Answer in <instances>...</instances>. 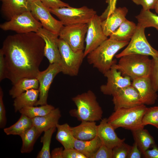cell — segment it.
I'll return each instance as SVG.
<instances>
[{
  "label": "cell",
  "instance_id": "cell-1",
  "mask_svg": "<svg viewBox=\"0 0 158 158\" xmlns=\"http://www.w3.org/2000/svg\"><path fill=\"white\" fill-rule=\"evenodd\" d=\"M45 42L37 32L8 36L1 49L5 63V78L13 85L24 78H36L44 56Z\"/></svg>",
  "mask_w": 158,
  "mask_h": 158
},
{
  "label": "cell",
  "instance_id": "cell-2",
  "mask_svg": "<svg viewBox=\"0 0 158 158\" xmlns=\"http://www.w3.org/2000/svg\"><path fill=\"white\" fill-rule=\"evenodd\" d=\"M129 42L107 39L87 56V61L104 74L116 63V60H113L115 54Z\"/></svg>",
  "mask_w": 158,
  "mask_h": 158
},
{
  "label": "cell",
  "instance_id": "cell-3",
  "mask_svg": "<svg viewBox=\"0 0 158 158\" xmlns=\"http://www.w3.org/2000/svg\"><path fill=\"white\" fill-rule=\"evenodd\" d=\"M76 109L71 110L70 115L78 120L96 121L102 119L103 111L91 90L78 94L72 98Z\"/></svg>",
  "mask_w": 158,
  "mask_h": 158
},
{
  "label": "cell",
  "instance_id": "cell-4",
  "mask_svg": "<svg viewBox=\"0 0 158 158\" xmlns=\"http://www.w3.org/2000/svg\"><path fill=\"white\" fill-rule=\"evenodd\" d=\"M147 108L145 105L141 104L118 109L107 118L108 122L115 130L122 127L132 131L144 128L142 119Z\"/></svg>",
  "mask_w": 158,
  "mask_h": 158
},
{
  "label": "cell",
  "instance_id": "cell-5",
  "mask_svg": "<svg viewBox=\"0 0 158 158\" xmlns=\"http://www.w3.org/2000/svg\"><path fill=\"white\" fill-rule=\"evenodd\" d=\"M117 63L113 67L122 74L130 77L131 79L149 77L152 59L149 56L139 54H130L120 58Z\"/></svg>",
  "mask_w": 158,
  "mask_h": 158
},
{
  "label": "cell",
  "instance_id": "cell-6",
  "mask_svg": "<svg viewBox=\"0 0 158 158\" xmlns=\"http://www.w3.org/2000/svg\"><path fill=\"white\" fill-rule=\"evenodd\" d=\"M49 9L63 25L87 24L96 14V11L93 8L85 6L79 8L70 6Z\"/></svg>",
  "mask_w": 158,
  "mask_h": 158
},
{
  "label": "cell",
  "instance_id": "cell-7",
  "mask_svg": "<svg viewBox=\"0 0 158 158\" xmlns=\"http://www.w3.org/2000/svg\"><path fill=\"white\" fill-rule=\"evenodd\" d=\"M145 28L138 23L135 32L128 46L122 51L115 55L117 58L128 55L139 54L158 57V51L148 42L145 34Z\"/></svg>",
  "mask_w": 158,
  "mask_h": 158
},
{
  "label": "cell",
  "instance_id": "cell-8",
  "mask_svg": "<svg viewBox=\"0 0 158 158\" xmlns=\"http://www.w3.org/2000/svg\"><path fill=\"white\" fill-rule=\"evenodd\" d=\"M58 43L61 57L62 72L71 76L78 75L84 56V51L75 52L63 40L58 38Z\"/></svg>",
  "mask_w": 158,
  "mask_h": 158
},
{
  "label": "cell",
  "instance_id": "cell-9",
  "mask_svg": "<svg viewBox=\"0 0 158 158\" xmlns=\"http://www.w3.org/2000/svg\"><path fill=\"white\" fill-rule=\"evenodd\" d=\"M42 27L41 23L34 18L31 11L16 16L0 25V28L4 30L13 31L18 33L37 32Z\"/></svg>",
  "mask_w": 158,
  "mask_h": 158
},
{
  "label": "cell",
  "instance_id": "cell-10",
  "mask_svg": "<svg viewBox=\"0 0 158 158\" xmlns=\"http://www.w3.org/2000/svg\"><path fill=\"white\" fill-rule=\"evenodd\" d=\"M87 30V24L63 25L59 33V38L65 42L74 51H84Z\"/></svg>",
  "mask_w": 158,
  "mask_h": 158
},
{
  "label": "cell",
  "instance_id": "cell-11",
  "mask_svg": "<svg viewBox=\"0 0 158 158\" xmlns=\"http://www.w3.org/2000/svg\"><path fill=\"white\" fill-rule=\"evenodd\" d=\"M31 7V13L37 20L40 21L43 28L59 35L63 25L60 20L52 16L49 8L44 6L40 0L32 2Z\"/></svg>",
  "mask_w": 158,
  "mask_h": 158
},
{
  "label": "cell",
  "instance_id": "cell-12",
  "mask_svg": "<svg viewBox=\"0 0 158 158\" xmlns=\"http://www.w3.org/2000/svg\"><path fill=\"white\" fill-rule=\"evenodd\" d=\"M102 21L100 16L96 14L87 24V30L85 40L86 46L84 51L85 57L108 39L103 32Z\"/></svg>",
  "mask_w": 158,
  "mask_h": 158
},
{
  "label": "cell",
  "instance_id": "cell-13",
  "mask_svg": "<svg viewBox=\"0 0 158 158\" xmlns=\"http://www.w3.org/2000/svg\"><path fill=\"white\" fill-rule=\"evenodd\" d=\"M61 71V66L58 63L50 64L45 70L40 71L36 78L39 83V99L35 106L47 104V99L51 85L56 75Z\"/></svg>",
  "mask_w": 158,
  "mask_h": 158
},
{
  "label": "cell",
  "instance_id": "cell-14",
  "mask_svg": "<svg viewBox=\"0 0 158 158\" xmlns=\"http://www.w3.org/2000/svg\"><path fill=\"white\" fill-rule=\"evenodd\" d=\"M122 73L111 67L104 75L107 78L105 84L100 87L101 91L104 94L112 95L118 90L131 85V78L128 76H122Z\"/></svg>",
  "mask_w": 158,
  "mask_h": 158
},
{
  "label": "cell",
  "instance_id": "cell-15",
  "mask_svg": "<svg viewBox=\"0 0 158 158\" xmlns=\"http://www.w3.org/2000/svg\"><path fill=\"white\" fill-rule=\"evenodd\" d=\"M112 96L114 111L142 104L138 92L131 85L118 90Z\"/></svg>",
  "mask_w": 158,
  "mask_h": 158
},
{
  "label": "cell",
  "instance_id": "cell-16",
  "mask_svg": "<svg viewBox=\"0 0 158 158\" xmlns=\"http://www.w3.org/2000/svg\"><path fill=\"white\" fill-rule=\"evenodd\" d=\"M37 33L45 42L44 56L48 60L50 64L58 63L60 65L61 57L58 43L59 35L42 27L40 28Z\"/></svg>",
  "mask_w": 158,
  "mask_h": 158
},
{
  "label": "cell",
  "instance_id": "cell-17",
  "mask_svg": "<svg viewBox=\"0 0 158 158\" xmlns=\"http://www.w3.org/2000/svg\"><path fill=\"white\" fill-rule=\"evenodd\" d=\"M131 85L138 92L142 104L151 105L155 103L158 95L152 87L149 77L133 80Z\"/></svg>",
  "mask_w": 158,
  "mask_h": 158
},
{
  "label": "cell",
  "instance_id": "cell-18",
  "mask_svg": "<svg viewBox=\"0 0 158 158\" xmlns=\"http://www.w3.org/2000/svg\"><path fill=\"white\" fill-rule=\"evenodd\" d=\"M114 130L106 118L102 119L99 124L97 125V135L101 140L102 144L112 149L124 142L125 139L118 138Z\"/></svg>",
  "mask_w": 158,
  "mask_h": 158
},
{
  "label": "cell",
  "instance_id": "cell-19",
  "mask_svg": "<svg viewBox=\"0 0 158 158\" xmlns=\"http://www.w3.org/2000/svg\"><path fill=\"white\" fill-rule=\"evenodd\" d=\"M128 12L125 7H116L109 16L102 20V27L107 37L110 36L126 20Z\"/></svg>",
  "mask_w": 158,
  "mask_h": 158
},
{
  "label": "cell",
  "instance_id": "cell-20",
  "mask_svg": "<svg viewBox=\"0 0 158 158\" xmlns=\"http://www.w3.org/2000/svg\"><path fill=\"white\" fill-rule=\"evenodd\" d=\"M2 13L9 20L24 12L31 11V3L27 0H1Z\"/></svg>",
  "mask_w": 158,
  "mask_h": 158
},
{
  "label": "cell",
  "instance_id": "cell-21",
  "mask_svg": "<svg viewBox=\"0 0 158 158\" xmlns=\"http://www.w3.org/2000/svg\"><path fill=\"white\" fill-rule=\"evenodd\" d=\"M61 116L58 108L54 109L48 114L43 116L32 118L33 125L42 133L51 128L56 127Z\"/></svg>",
  "mask_w": 158,
  "mask_h": 158
},
{
  "label": "cell",
  "instance_id": "cell-22",
  "mask_svg": "<svg viewBox=\"0 0 158 158\" xmlns=\"http://www.w3.org/2000/svg\"><path fill=\"white\" fill-rule=\"evenodd\" d=\"M97 127L95 121H83L79 125L71 127V129L75 139L87 140L97 136Z\"/></svg>",
  "mask_w": 158,
  "mask_h": 158
},
{
  "label": "cell",
  "instance_id": "cell-23",
  "mask_svg": "<svg viewBox=\"0 0 158 158\" xmlns=\"http://www.w3.org/2000/svg\"><path fill=\"white\" fill-rule=\"evenodd\" d=\"M137 25L127 19L109 36V38L118 42H129L134 34Z\"/></svg>",
  "mask_w": 158,
  "mask_h": 158
},
{
  "label": "cell",
  "instance_id": "cell-24",
  "mask_svg": "<svg viewBox=\"0 0 158 158\" xmlns=\"http://www.w3.org/2000/svg\"><path fill=\"white\" fill-rule=\"evenodd\" d=\"M39 96L38 89H32L21 94L14 99L13 106L15 112L22 108L35 106Z\"/></svg>",
  "mask_w": 158,
  "mask_h": 158
},
{
  "label": "cell",
  "instance_id": "cell-25",
  "mask_svg": "<svg viewBox=\"0 0 158 158\" xmlns=\"http://www.w3.org/2000/svg\"><path fill=\"white\" fill-rule=\"evenodd\" d=\"M102 144L97 135L94 138L87 140H82L75 139L74 148L84 155L87 158H91Z\"/></svg>",
  "mask_w": 158,
  "mask_h": 158
},
{
  "label": "cell",
  "instance_id": "cell-26",
  "mask_svg": "<svg viewBox=\"0 0 158 158\" xmlns=\"http://www.w3.org/2000/svg\"><path fill=\"white\" fill-rule=\"evenodd\" d=\"M57 131L56 138L63 146L64 149L74 148L75 139L71 129V127L67 123L63 124L59 123L56 125Z\"/></svg>",
  "mask_w": 158,
  "mask_h": 158
},
{
  "label": "cell",
  "instance_id": "cell-27",
  "mask_svg": "<svg viewBox=\"0 0 158 158\" xmlns=\"http://www.w3.org/2000/svg\"><path fill=\"white\" fill-rule=\"evenodd\" d=\"M9 90V95L15 98L21 94L32 89H38L39 83L36 78H24L18 80Z\"/></svg>",
  "mask_w": 158,
  "mask_h": 158
},
{
  "label": "cell",
  "instance_id": "cell-28",
  "mask_svg": "<svg viewBox=\"0 0 158 158\" xmlns=\"http://www.w3.org/2000/svg\"><path fill=\"white\" fill-rule=\"evenodd\" d=\"M135 142H136L142 154L154 144L153 137L144 128L132 131Z\"/></svg>",
  "mask_w": 158,
  "mask_h": 158
},
{
  "label": "cell",
  "instance_id": "cell-29",
  "mask_svg": "<svg viewBox=\"0 0 158 158\" xmlns=\"http://www.w3.org/2000/svg\"><path fill=\"white\" fill-rule=\"evenodd\" d=\"M42 134L33 126L20 136L22 140L20 152L22 153H29L33 149L34 144Z\"/></svg>",
  "mask_w": 158,
  "mask_h": 158
},
{
  "label": "cell",
  "instance_id": "cell-30",
  "mask_svg": "<svg viewBox=\"0 0 158 158\" xmlns=\"http://www.w3.org/2000/svg\"><path fill=\"white\" fill-rule=\"evenodd\" d=\"M21 114L16 123L8 127L4 128V132L7 135L20 136L33 126L31 118L24 114Z\"/></svg>",
  "mask_w": 158,
  "mask_h": 158
},
{
  "label": "cell",
  "instance_id": "cell-31",
  "mask_svg": "<svg viewBox=\"0 0 158 158\" xmlns=\"http://www.w3.org/2000/svg\"><path fill=\"white\" fill-rule=\"evenodd\" d=\"M135 18L138 23L145 28L153 27L158 31V15L150 10L145 11L142 9Z\"/></svg>",
  "mask_w": 158,
  "mask_h": 158
},
{
  "label": "cell",
  "instance_id": "cell-32",
  "mask_svg": "<svg viewBox=\"0 0 158 158\" xmlns=\"http://www.w3.org/2000/svg\"><path fill=\"white\" fill-rule=\"evenodd\" d=\"M55 109L54 107L48 104L40 107H27L20 109L19 112L28 117L32 118L46 115Z\"/></svg>",
  "mask_w": 158,
  "mask_h": 158
},
{
  "label": "cell",
  "instance_id": "cell-33",
  "mask_svg": "<svg viewBox=\"0 0 158 158\" xmlns=\"http://www.w3.org/2000/svg\"><path fill=\"white\" fill-rule=\"evenodd\" d=\"M56 128V127L51 128L45 131L41 138L43 145L40 151L38 154L37 158H50V145L53 134Z\"/></svg>",
  "mask_w": 158,
  "mask_h": 158
},
{
  "label": "cell",
  "instance_id": "cell-34",
  "mask_svg": "<svg viewBox=\"0 0 158 158\" xmlns=\"http://www.w3.org/2000/svg\"><path fill=\"white\" fill-rule=\"evenodd\" d=\"M143 126L152 125L158 129V106L147 109L142 119Z\"/></svg>",
  "mask_w": 158,
  "mask_h": 158
},
{
  "label": "cell",
  "instance_id": "cell-35",
  "mask_svg": "<svg viewBox=\"0 0 158 158\" xmlns=\"http://www.w3.org/2000/svg\"><path fill=\"white\" fill-rule=\"evenodd\" d=\"M149 77L153 89L157 92L158 91V57L152 59Z\"/></svg>",
  "mask_w": 158,
  "mask_h": 158
},
{
  "label": "cell",
  "instance_id": "cell-36",
  "mask_svg": "<svg viewBox=\"0 0 158 158\" xmlns=\"http://www.w3.org/2000/svg\"><path fill=\"white\" fill-rule=\"evenodd\" d=\"M131 146L123 142L113 149V158H127Z\"/></svg>",
  "mask_w": 158,
  "mask_h": 158
},
{
  "label": "cell",
  "instance_id": "cell-37",
  "mask_svg": "<svg viewBox=\"0 0 158 158\" xmlns=\"http://www.w3.org/2000/svg\"><path fill=\"white\" fill-rule=\"evenodd\" d=\"M91 158H113V149L102 144Z\"/></svg>",
  "mask_w": 158,
  "mask_h": 158
},
{
  "label": "cell",
  "instance_id": "cell-38",
  "mask_svg": "<svg viewBox=\"0 0 158 158\" xmlns=\"http://www.w3.org/2000/svg\"><path fill=\"white\" fill-rule=\"evenodd\" d=\"M3 92L0 87V128H4L7 122L6 111L3 101Z\"/></svg>",
  "mask_w": 158,
  "mask_h": 158
},
{
  "label": "cell",
  "instance_id": "cell-39",
  "mask_svg": "<svg viewBox=\"0 0 158 158\" xmlns=\"http://www.w3.org/2000/svg\"><path fill=\"white\" fill-rule=\"evenodd\" d=\"M43 5L48 8H56L63 7H69L67 3L61 0H40Z\"/></svg>",
  "mask_w": 158,
  "mask_h": 158
},
{
  "label": "cell",
  "instance_id": "cell-40",
  "mask_svg": "<svg viewBox=\"0 0 158 158\" xmlns=\"http://www.w3.org/2000/svg\"><path fill=\"white\" fill-rule=\"evenodd\" d=\"M135 4L140 5L142 9L145 11L150 10L154 8L158 0H131Z\"/></svg>",
  "mask_w": 158,
  "mask_h": 158
},
{
  "label": "cell",
  "instance_id": "cell-41",
  "mask_svg": "<svg viewBox=\"0 0 158 158\" xmlns=\"http://www.w3.org/2000/svg\"><path fill=\"white\" fill-rule=\"evenodd\" d=\"M63 158H87L83 154L75 149H64L63 153Z\"/></svg>",
  "mask_w": 158,
  "mask_h": 158
},
{
  "label": "cell",
  "instance_id": "cell-42",
  "mask_svg": "<svg viewBox=\"0 0 158 158\" xmlns=\"http://www.w3.org/2000/svg\"><path fill=\"white\" fill-rule=\"evenodd\" d=\"M108 6L100 16L102 20L109 16L116 8V4L117 0H105Z\"/></svg>",
  "mask_w": 158,
  "mask_h": 158
},
{
  "label": "cell",
  "instance_id": "cell-43",
  "mask_svg": "<svg viewBox=\"0 0 158 158\" xmlns=\"http://www.w3.org/2000/svg\"><path fill=\"white\" fill-rule=\"evenodd\" d=\"M142 154L139 148L137 143L135 142L131 146L127 156V158H140Z\"/></svg>",
  "mask_w": 158,
  "mask_h": 158
},
{
  "label": "cell",
  "instance_id": "cell-44",
  "mask_svg": "<svg viewBox=\"0 0 158 158\" xmlns=\"http://www.w3.org/2000/svg\"><path fill=\"white\" fill-rule=\"evenodd\" d=\"M152 150L148 149L145 151L142 154L146 158H158V147L155 144L153 145Z\"/></svg>",
  "mask_w": 158,
  "mask_h": 158
},
{
  "label": "cell",
  "instance_id": "cell-45",
  "mask_svg": "<svg viewBox=\"0 0 158 158\" xmlns=\"http://www.w3.org/2000/svg\"><path fill=\"white\" fill-rule=\"evenodd\" d=\"M5 63L4 57L1 49L0 50V81L5 78Z\"/></svg>",
  "mask_w": 158,
  "mask_h": 158
},
{
  "label": "cell",
  "instance_id": "cell-46",
  "mask_svg": "<svg viewBox=\"0 0 158 158\" xmlns=\"http://www.w3.org/2000/svg\"><path fill=\"white\" fill-rule=\"evenodd\" d=\"M64 150L62 147H58L53 150L51 153V158H63V153Z\"/></svg>",
  "mask_w": 158,
  "mask_h": 158
},
{
  "label": "cell",
  "instance_id": "cell-47",
  "mask_svg": "<svg viewBox=\"0 0 158 158\" xmlns=\"http://www.w3.org/2000/svg\"><path fill=\"white\" fill-rule=\"evenodd\" d=\"M154 9L156 13L158 15V1L155 5Z\"/></svg>",
  "mask_w": 158,
  "mask_h": 158
},
{
  "label": "cell",
  "instance_id": "cell-48",
  "mask_svg": "<svg viewBox=\"0 0 158 158\" xmlns=\"http://www.w3.org/2000/svg\"><path fill=\"white\" fill-rule=\"evenodd\" d=\"M36 0H30V2L31 4V3L33 2V1H36Z\"/></svg>",
  "mask_w": 158,
  "mask_h": 158
},
{
  "label": "cell",
  "instance_id": "cell-49",
  "mask_svg": "<svg viewBox=\"0 0 158 158\" xmlns=\"http://www.w3.org/2000/svg\"><path fill=\"white\" fill-rule=\"evenodd\" d=\"M28 0V1L30 2V1H30V0Z\"/></svg>",
  "mask_w": 158,
  "mask_h": 158
}]
</instances>
